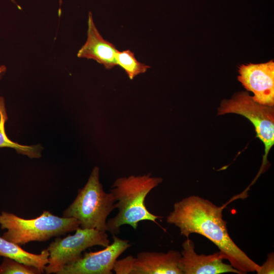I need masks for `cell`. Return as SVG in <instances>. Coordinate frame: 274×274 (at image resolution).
<instances>
[{"label": "cell", "instance_id": "cell-2", "mask_svg": "<svg viewBox=\"0 0 274 274\" xmlns=\"http://www.w3.org/2000/svg\"><path fill=\"white\" fill-rule=\"evenodd\" d=\"M163 181L161 178L151 177L148 174L143 176H130L117 179L112 186L110 193L116 202L118 212L107 220V231L118 234L123 225H129L136 229L139 222L156 220L162 217L150 213L145 205L148 194Z\"/></svg>", "mask_w": 274, "mask_h": 274}, {"label": "cell", "instance_id": "cell-6", "mask_svg": "<svg viewBox=\"0 0 274 274\" xmlns=\"http://www.w3.org/2000/svg\"><path fill=\"white\" fill-rule=\"evenodd\" d=\"M237 114L245 117L254 125L258 138L264 145V155L259 172L267 163V156L274 144V109L255 101L247 92L236 93L231 99L224 100L218 109V115Z\"/></svg>", "mask_w": 274, "mask_h": 274}, {"label": "cell", "instance_id": "cell-15", "mask_svg": "<svg viewBox=\"0 0 274 274\" xmlns=\"http://www.w3.org/2000/svg\"><path fill=\"white\" fill-rule=\"evenodd\" d=\"M40 273H42L37 267L8 257H4L0 264V274Z\"/></svg>", "mask_w": 274, "mask_h": 274}, {"label": "cell", "instance_id": "cell-3", "mask_svg": "<svg viewBox=\"0 0 274 274\" xmlns=\"http://www.w3.org/2000/svg\"><path fill=\"white\" fill-rule=\"evenodd\" d=\"M0 227L6 229L2 237L19 246L29 242H44L52 237L75 231L79 221L73 217H60L44 211L37 218L24 219L16 215L2 211L0 213Z\"/></svg>", "mask_w": 274, "mask_h": 274}, {"label": "cell", "instance_id": "cell-5", "mask_svg": "<svg viewBox=\"0 0 274 274\" xmlns=\"http://www.w3.org/2000/svg\"><path fill=\"white\" fill-rule=\"evenodd\" d=\"M73 235L57 237L46 248L49 252L48 263L45 271L47 274L58 272L63 267L82 256L87 249L95 246L104 247L110 243L106 231L79 227Z\"/></svg>", "mask_w": 274, "mask_h": 274}, {"label": "cell", "instance_id": "cell-11", "mask_svg": "<svg viewBox=\"0 0 274 274\" xmlns=\"http://www.w3.org/2000/svg\"><path fill=\"white\" fill-rule=\"evenodd\" d=\"M181 253L143 251L135 258L133 274H183L178 264Z\"/></svg>", "mask_w": 274, "mask_h": 274}, {"label": "cell", "instance_id": "cell-9", "mask_svg": "<svg viewBox=\"0 0 274 274\" xmlns=\"http://www.w3.org/2000/svg\"><path fill=\"white\" fill-rule=\"evenodd\" d=\"M178 266L183 274H242L230 264L223 262L219 251L210 255L197 254L193 242L188 237L183 243Z\"/></svg>", "mask_w": 274, "mask_h": 274}, {"label": "cell", "instance_id": "cell-16", "mask_svg": "<svg viewBox=\"0 0 274 274\" xmlns=\"http://www.w3.org/2000/svg\"><path fill=\"white\" fill-rule=\"evenodd\" d=\"M134 259L132 256L128 255L123 259L117 260L113 270L117 274H133Z\"/></svg>", "mask_w": 274, "mask_h": 274}, {"label": "cell", "instance_id": "cell-14", "mask_svg": "<svg viewBox=\"0 0 274 274\" xmlns=\"http://www.w3.org/2000/svg\"><path fill=\"white\" fill-rule=\"evenodd\" d=\"M115 58L117 65L124 70L130 80H132L140 74L145 73L150 67V66L138 61L134 53L129 50L122 51L118 50Z\"/></svg>", "mask_w": 274, "mask_h": 274}, {"label": "cell", "instance_id": "cell-18", "mask_svg": "<svg viewBox=\"0 0 274 274\" xmlns=\"http://www.w3.org/2000/svg\"><path fill=\"white\" fill-rule=\"evenodd\" d=\"M7 67L5 65H1L0 66V80L2 79L3 76L5 75L6 72Z\"/></svg>", "mask_w": 274, "mask_h": 274}, {"label": "cell", "instance_id": "cell-12", "mask_svg": "<svg viewBox=\"0 0 274 274\" xmlns=\"http://www.w3.org/2000/svg\"><path fill=\"white\" fill-rule=\"evenodd\" d=\"M49 253L47 249L40 254L28 252L20 246L0 236V257H8L37 267L41 273L48 263Z\"/></svg>", "mask_w": 274, "mask_h": 274}, {"label": "cell", "instance_id": "cell-7", "mask_svg": "<svg viewBox=\"0 0 274 274\" xmlns=\"http://www.w3.org/2000/svg\"><path fill=\"white\" fill-rule=\"evenodd\" d=\"M113 242L103 250L85 253L77 261L65 265L58 274H111L118 258L131 247L128 240L112 234Z\"/></svg>", "mask_w": 274, "mask_h": 274}, {"label": "cell", "instance_id": "cell-8", "mask_svg": "<svg viewBox=\"0 0 274 274\" xmlns=\"http://www.w3.org/2000/svg\"><path fill=\"white\" fill-rule=\"evenodd\" d=\"M238 80L253 93V99L261 105H274V62L242 64L238 67Z\"/></svg>", "mask_w": 274, "mask_h": 274}, {"label": "cell", "instance_id": "cell-1", "mask_svg": "<svg viewBox=\"0 0 274 274\" xmlns=\"http://www.w3.org/2000/svg\"><path fill=\"white\" fill-rule=\"evenodd\" d=\"M226 204L218 207L208 199L191 195L176 202L166 221L179 227L187 238L192 233L204 236L219 249L223 259L242 274L257 272L260 265L253 261L232 241L228 234L222 211Z\"/></svg>", "mask_w": 274, "mask_h": 274}, {"label": "cell", "instance_id": "cell-10", "mask_svg": "<svg viewBox=\"0 0 274 274\" xmlns=\"http://www.w3.org/2000/svg\"><path fill=\"white\" fill-rule=\"evenodd\" d=\"M87 35V40L79 50L77 56L94 60L108 70L117 65L115 56L118 50L113 44L102 37L90 12L88 14Z\"/></svg>", "mask_w": 274, "mask_h": 274}, {"label": "cell", "instance_id": "cell-4", "mask_svg": "<svg viewBox=\"0 0 274 274\" xmlns=\"http://www.w3.org/2000/svg\"><path fill=\"white\" fill-rule=\"evenodd\" d=\"M115 202L112 193L104 190L99 181V169L95 166L85 185L63 212L62 217L76 219L82 228L107 231V218L115 209Z\"/></svg>", "mask_w": 274, "mask_h": 274}, {"label": "cell", "instance_id": "cell-13", "mask_svg": "<svg viewBox=\"0 0 274 274\" xmlns=\"http://www.w3.org/2000/svg\"><path fill=\"white\" fill-rule=\"evenodd\" d=\"M8 115L4 98L0 96V148H11L17 153L26 155L30 158L41 157L42 147L37 145H22L11 140L5 131V124L8 120Z\"/></svg>", "mask_w": 274, "mask_h": 274}, {"label": "cell", "instance_id": "cell-17", "mask_svg": "<svg viewBox=\"0 0 274 274\" xmlns=\"http://www.w3.org/2000/svg\"><path fill=\"white\" fill-rule=\"evenodd\" d=\"M274 255L273 253H270L267 255L266 260L262 265H260V268L258 274H269L274 272Z\"/></svg>", "mask_w": 274, "mask_h": 274}]
</instances>
